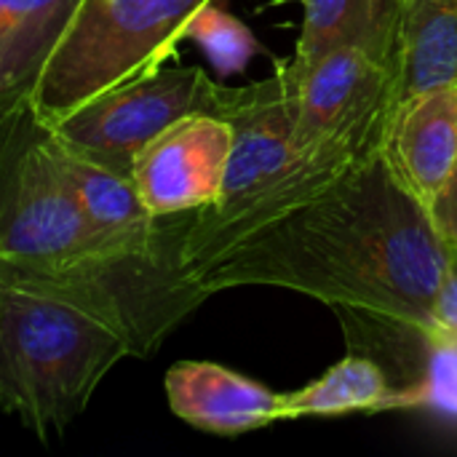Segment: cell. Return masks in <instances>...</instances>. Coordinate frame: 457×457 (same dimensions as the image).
Listing matches in <instances>:
<instances>
[{
    "label": "cell",
    "mask_w": 457,
    "mask_h": 457,
    "mask_svg": "<svg viewBox=\"0 0 457 457\" xmlns=\"http://www.w3.org/2000/svg\"><path fill=\"white\" fill-rule=\"evenodd\" d=\"M453 254H455V257H457V246H455V249H453Z\"/></svg>",
    "instance_id": "ac0fdd59"
},
{
    "label": "cell",
    "mask_w": 457,
    "mask_h": 457,
    "mask_svg": "<svg viewBox=\"0 0 457 457\" xmlns=\"http://www.w3.org/2000/svg\"><path fill=\"white\" fill-rule=\"evenodd\" d=\"M233 129L220 115H187L147 142L131 182L155 217L204 209L217 201L228 171Z\"/></svg>",
    "instance_id": "ba28073f"
},
{
    "label": "cell",
    "mask_w": 457,
    "mask_h": 457,
    "mask_svg": "<svg viewBox=\"0 0 457 457\" xmlns=\"http://www.w3.org/2000/svg\"><path fill=\"white\" fill-rule=\"evenodd\" d=\"M220 0H80L29 99L43 120L163 67L190 19Z\"/></svg>",
    "instance_id": "5b68a950"
},
{
    "label": "cell",
    "mask_w": 457,
    "mask_h": 457,
    "mask_svg": "<svg viewBox=\"0 0 457 457\" xmlns=\"http://www.w3.org/2000/svg\"><path fill=\"white\" fill-rule=\"evenodd\" d=\"M428 220L434 222L436 233L445 238V244L450 249L457 246V161L447 177V182L442 185V190L434 195V201L426 206Z\"/></svg>",
    "instance_id": "e0dca14e"
},
{
    "label": "cell",
    "mask_w": 457,
    "mask_h": 457,
    "mask_svg": "<svg viewBox=\"0 0 457 457\" xmlns=\"http://www.w3.org/2000/svg\"><path fill=\"white\" fill-rule=\"evenodd\" d=\"M380 158L391 177L428 206L457 161V83L396 99L380 137Z\"/></svg>",
    "instance_id": "9c48e42d"
},
{
    "label": "cell",
    "mask_w": 457,
    "mask_h": 457,
    "mask_svg": "<svg viewBox=\"0 0 457 457\" xmlns=\"http://www.w3.org/2000/svg\"><path fill=\"white\" fill-rule=\"evenodd\" d=\"M431 340L457 343V257L453 254L450 268L431 305Z\"/></svg>",
    "instance_id": "2e32d148"
},
{
    "label": "cell",
    "mask_w": 457,
    "mask_h": 457,
    "mask_svg": "<svg viewBox=\"0 0 457 457\" xmlns=\"http://www.w3.org/2000/svg\"><path fill=\"white\" fill-rule=\"evenodd\" d=\"M396 99L457 83V0H396Z\"/></svg>",
    "instance_id": "8fae6325"
},
{
    "label": "cell",
    "mask_w": 457,
    "mask_h": 457,
    "mask_svg": "<svg viewBox=\"0 0 457 457\" xmlns=\"http://www.w3.org/2000/svg\"><path fill=\"white\" fill-rule=\"evenodd\" d=\"M129 356L123 332L94 311L0 284V410L40 439L83 415L107 372Z\"/></svg>",
    "instance_id": "277c9868"
},
{
    "label": "cell",
    "mask_w": 457,
    "mask_h": 457,
    "mask_svg": "<svg viewBox=\"0 0 457 457\" xmlns=\"http://www.w3.org/2000/svg\"><path fill=\"white\" fill-rule=\"evenodd\" d=\"M220 118L233 129L222 190L214 204L174 214L177 265L190 289L230 249L316 201L380 153V145L300 150L295 86L278 64L268 80L233 88Z\"/></svg>",
    "instance_id": "3957f363"
},
{
    "label": "cell",
    "mask_w": 457,
    "mask_h": 457,
    "mask_svg": "<svg viewBox=\"0 0 457 457\" xmlns=\"http://www.w3.org/2000/svg\"><path fill=\"white\" fill-rule=\"evenodd\" d=\"M295 86V139L300 150L380 145L396 104L394 64L361 48H340L305 70L278 64Z\"/></svg>",
    "instance_id": "52a82bcc"
},
{
    "label": "cell",
    "mask_w": 457,
    "mask_h": 457,
    "mask_svg": "<svg viewBox=\"0 0 457 457\" xmlns=\"http://www.w3.org/2000/svg\"><path fill=\"white\" fill-rule=\"evenodd\" d=\"M305 16L289 70H305L340 48H361L394 64L396 0H303Z\"/></svg>",
    "instance_id": "4fadbf2b"
},
{
    "label": "cell",
    "mask_w": 457,
    "mask_h": 457,
    "mask_svg": "<svg viewBox=\"0 0 457 457\" xmlns=\"http://www.w3.org/2000/svg\"><path fill=\"white\" fill-rule=\"evenodd\" d=\"M230 94L201 67H158L43 123L72 150L131 174L147 142L187 115H222Z\"/></svg>",
    "instance_id": "8992f818"
},
{
    "label": "cell",
    "mask_w": 457,
    "mask_h": 457,
    "mask_svg": "<svg viewBox=\"0 0 457 457\" xmlns=\"http://www.w3.org/2000/svg\"><path fill=\"white\" fill-rule=\"evenodd\" d=\"M80 0H0V110L29 96Z\"/></svg>",
    "instance_id": "7c38bea8"
},
{
    "label": "cell",
    "mask_w": 457,
    "mask_h": 457,
    "mask_svg": "<svg viewBox=\"0 0 457 457\" xmlns=\"http://www.w3.org/2000/svg\"><path fill=\"white\" fill-rule=\"evenodd\" d=\"M169 410L187 426L238 436L284 420V394L249 380L222 364L177 361L163 378Z\"/></svg>",
    "instance_id": "30bf717a"
},
{
    "label": "cell",
    "mask_w": 457,
    "mask_h": 457,
    "mask_svg": "<svg viewBox=\"0 0 457 457\" xmlns=\"http://www.w3.org/2000/svg\"><path fill=\"white\" fill-rule=\"evenodd\" d=\"M453 249L380 153L340 185L230 249L195 276L206 300L233 287H287L431 337Z\"/></svg>",
    "instance_id": "6da1fadb"
},
{
    "label": "cell",
    "mask_w": 457,
    "mask_h": 457,
    "mask_svg": "<svg viewBox=\"0 0 457 457\" xmlns=\"http://www.w3.org/2000/svg\"><path fill=\"white\" fill-rule=\"evenodd\" d=\"M415 391H391L380 364L364 356H348L316 383L284 394V420L335 418L351 412H380L418 402Z\"/></svg>",
    "instance_id": "5bb4252c"
},
{
    "label": "cell",
    "mask_w": 457,
    "mask_h": 457,
    "mask_svg": "<svg viewBox=\"0 0 457 457\" xmlns=\"http://www.w3.org/2000/svg\"><path fill=\"white\" fill-rule=\"evenodd\" d=\"M0 284L72 300L147 359L201 297L171 270L104 249L29 96L0 110Z\"/></svg>",
    "instance_id": "7a4b0ae2"
},
{
    "label": "cell",
    "mask_w": 457,
    "mask_h": 457,
    "mask_svg": "<svg viewBox=\"0 0 457 457\" xmlns=\"http://www.w3.org/2000/svg\"><path fill=\"white\" fill-rule=\"evenodd\" d=\"M185 37L204 48L206 59L220 75L244 72L249 62L260 54V43L254 40L249 27L217 8V3L206 5L190 19Z\"/></svg>",
    "instance_id": "9a60e30c"
}]
</instances>
